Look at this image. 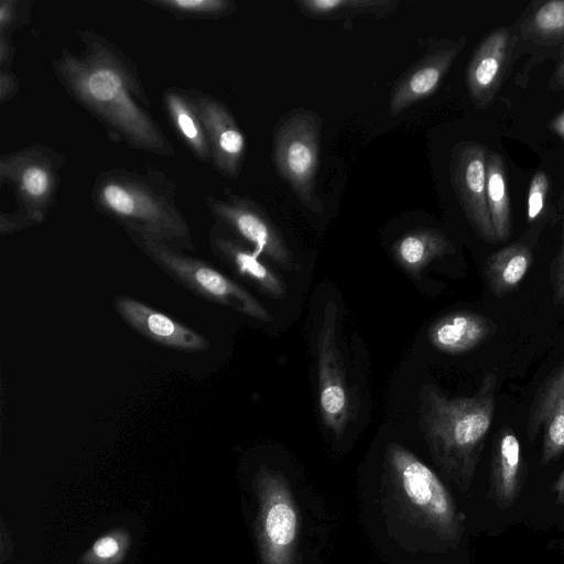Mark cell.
Wrapping results in <instances>:
<instances>
[{"label":"cell","mask_w":564,"mask_h":564,"mask_svg":"<svg viewBox=\"0 0 564 564\" xmlns=\"http://www.w3.org/2000/svg\"><path fill=\"white\" fill-rule=\"evenodd\" d=\"M80 53L63 48L52 62L63 89L100 121L116 142L161 156L175 150L150 112L151 101L128 55L104 35L80 29Z\"/></svg>","instance_id":"obj_1"},{"label":"cell","mask_w":564,"mask_h":564,"mask_svg":"<svg viewBox=\"0 0 564 564\" xmlns=\"http://www.w3.org/2000/svg\"><path fill=\"white\" fill-rule=\"evenodd\" d=\"M176 185L162 171L112 167L99 173L91 188L95 209L121 225L128 235L193 250L191 228L176 199Z\"/></svg>","instance_id":"obj_2"},{"label":"cell","mask_w":564,"mask_h":564,"mask_svg":"<svg viewBox=\"0 0 564 564\" xmlns=\"http://www.w3.org/2000/svg\"><path fill=\"white\" fill-rule=\"evenodd\" d=\"M498 379L484 376L468 397H447L434 384L421 391V424L437 464L463 489L475 475L485 441L494 423Z\"/></svg>","instance_id":"obj_3"},{"label":"cell","mask_w":564,"mask_h":564,"mask_svg":"<svg viewBox=\"0 0 564 564\" xmlns=\"http://www.w3.org/2000/svg\"><path fill=\"white\" fill-rule=\"evenodd\" d=\"M65 156L34 143L0 156V185L11 191L17 209L0 213V232L9 235L45 220L54 205Z\"/></svg>","instance_id":"obj_4"},{"label":"cell","mask_w":564,"mask_h":564,"mask_svg":"<svg viewBox=\"0 0 564 564\" xmlns=\"http://www.w3.org/2000/svg\"><path fill=\"white\" fill-rule=\"evenodd\" d=\"M319 152L321 121L315 112L296 109L281 119L273 138L276 172L301 204L314 213L323 210V203L316 195Z\"/></svg>","instance_id":"obj_5"},{"label":"cell","mask_w":564,"mask_h":564,"mask_svg":"<svg viewBox=\"0 0 564 564\" xmlns=\"http://www.w3.org/2000/svg\"><path fill=\"white\" fill-rule=\"evenodd\" d=\"M129 237L160 268L202 297L261 322L270 319L269 312L251 293L204 260L154 240Z\"/></svg>","instance_id":"obj_6"},{"label":"cell","mask_w":564,"mask_h":564,"mask_svg":"<svg viewBox=\"0 0 564 564\" xmlns=\"http://www.w3.org/2000/svg\"><path fill=\"white\" fill-rule=\"evenodd\" d=\"M388 462L409 505L442 536L458 539L463 530L462 518L436 474L398 444H390Z\"/></svg>","instance_id":"obj_7"},{"label":"cell","mask_w":564,"mask_h":564,"mask_svg":"<svg viewBox=\"0 0 564 564\" xmlns=\"http://www.w3.org/2000/svg\"><path fill=\"white\" fill-rule=\"evenodd\" d=\"M259 512L256 532L263 564H293L297 513L283 479L270 470L256 477Z\"/></svg>","instance_id":"obj_8"},{"label":"cell","mask_w":564,"mask_h":564,"mask_svg":"<svg viewBox=\"0 0 564 564\" xmlns=\"http://www.w3.org/2000/svg\"><path fill=\"white\" fill-rule=\"evenodd\" d=\"M337 305L325 304L317 334V381L319 411L326 427L340 437L350 416V393L340 350L337 346Z\"/></svg>","instance_id":"obj_9"},{"label":"cell","mask_w":564,"mask_h":564,"mask_svg":"<svg viewBox=\"0 0 564 564\" xmlns=\"http://www.w3.org/2000/svg\"><path fill=\"white\" fill-rule=\"evenodd\" d=\"M206 205L217 224L249 242L257 254L292 268V254L280 230L256 202L225 189V198L208 195Z\"/></svg>","instance_id":"obj_10"},{"label":"cell","mask_w":564,"mask_h":564,"mask_svg":"<svg viewBox=\"0 0 564 564\" xmlns=\"http://www.w3.org/2000/svg\"><path fill=\"white\" fill-rule=\"evenodd\" d=\"M514 42L516 62L522 55L529 58L516 76L520 85L536 65L564 57V0L531 2L510 28Z\"/></svg>","instance_id":"obj_11"},{"label":"cell","mask_w":564,"mask_h":564,"mask_svg":"<svg viewBox=\"0 0 564 564\" xmlns=\"http://www.w3.org/2000/svg\"><path fill=\"white\" fill-rule=\"evenodd\" d=\"M487 155L488 150L480 143L457 145L452 153L451 178L475 231L484 240L497 242L487 205Z\"/></svg>","instance_id":"obj_12"},{"label":"cell","mask_w":564,"mask_h":564,"mask_svg":"<svg viewBox=\"0 0 564 564\" xmlns=\"http://www.w3.org/2000/svg\"><path fill=\"white\" fill-rule=\"evenodd\" d=\"M467 43L466 36L430 43L425 54L394 84L389 101L391 115L398 116L414 104L431 97Z\"/></svg>","instance_id":"obj_13"},{"label":"cell","mask_w":564,"mask_h":564,"mask_svg":"<svg viewBox=\"0 0 564 564\" xmlns=\"http://www.w3.org/2000/svg\"><path fill=\"white\" fill-rule=\"evenodd\" d=\"M510 28H499L485 36L474 51L466 69V86L477 109L488 108L496 99L516 63Z\"/></svg>","instance_id":"obj_14"},{"label":"cell","mask_w":564,"mask_h":564,"mask_svg":"<svg viewBox=\"0 0 564 564\" xmlns=\"http://www.w3.org/2000/svg\"><path fill=\"white\" fill-rule=\"evenodd\" d=\"M204 123L212 153V164L223 176L239 175L246 153V139L229 108L219 99L189 89Z\"/></svg>","instance_id":"obj_15"},{"label":"cell","mask_w":564,"mask_h":564,"mask_svg":"<svg viewBox=\"0 0 564 564\" xmlns=\"http://www.w3.org/2000/svg\"><path fill=\"white\" fill-rule=\"evenodd\" d=\"M527 433L530 441L542 434L543 465L564 452V358L538 389L530 406Z\"/></svg>","instance_id":"obj_16"},{"label":"cell","mask_w":564,"mask_h":564,"mask_svg":"<svg viewBox=\"0 0 564 564\" xmlns=\"http://www.w3.org/2000/svg\"><path fill=\"white\" fill-rule=\"evenodd\" d=\"M115 307L121 318L145 338L172 349L202 351L208 340L170 316L131 297H117Z\"/></svg>","instance_id":"obj_17"},{"label":"cell","mask_w":564,"mask_h":564,"mask_svg":"<svg viewBox=\"0 0 564 564\" xmlns=\"http://www.w3.org/2000/svg\"><path fill=\"white\" fill-rule=\"evenodd\" d=\"M524 480L521 443L510 426L501 427L492 443L489 497L500 508L510 507L520 496Z\"/></svg>","instance_id":"obj_18"},{"label":"cell","mask_w":564,"mask_h":564,"mask_svg":"<svg viewBox=\"0 0 564 564\" xmlns=\"http://www.w3.org/2000/svg\"><path fill=\"white\" fill-rule=\"evenodd\" d=\"M496 324L488 317L469 311L453 312L438 318L429 329L431 344L446 354L469 351L491 337Z\"/></svg>","instance_id":"obj_19"},{"label":"cell","mask_w":564,"mask_h":564,"mask_svg":"<svg viewBox=\"0 0 564 564\" xmlns=\"http://www.w3.org/2000/svg\"><path fill=\"white\" fill-rule=\"evenodd\" d=\"M209 242L214 253L239 275L251 281L272 297L278 299L284 295L285 289L282 281L261 260V256L226 235L224 227L217 223L210 228Z\"/></svg>","instance_id":"obj_20"},{"label":"cell","mask_w":564,"mask_h":564,"mask_svg":"<svg viewBox=\"0 0 564 564\" xmlns=\"http://www.w3.org/2000/svg\"><path fill=\"white\" fill-rule=\"evenodd\" d=\"M162 99L166 116L184 144L198 161L212 163L206 130L189 89L166 88L162 94Z\"/></svg>","instance_id":"obj_21"},{"label":"cell","mask_w":564,"mask_h":564,"mask_svg":"<svg viewBox=\"0 0 564 564\" xmlns=\"http://www.w3.org/2000/svg\"><path fill=\"white\" fill-rule=\"evenodd\" d=\"M392 250L398 263L411 275L419 276L432 261L453 253L455 248L443 232L417 228L398 239Z\"/></svg>","instance_id":"obj_22"},{"label":"cell","mask_w":564,"mask_h":564,"mask_svg":"<svg viewBox=\"0 0 564 564\" xmlns=\"http://www.w3.org/2000/svg\"><path fill=\"white\" fill-rule=\"evenodd\" d=\"M532 264L531 248L517 241L491 253L485 263L484 273L490 291L503 296L521 284Z\"/></svg>","instance_id":"obj_23"},{"label":"cell","mask_w":564,"mask_h":564,"mask_svg":"<svg viewBox=\"0 0 564 564\" xmlns=\"http://www.w3.org/2000/svg\"><path fill=\"white\" fill-rule=\"evenodd\" d=\"M486 195L496 240L505 242L512 228L511 205L505 161L497 152L487 155Z\"/></svg>","instance_id":"obj_24"},{"label":"cell","mask_w":564,"mask_h":564,"mask_svg":"<svg viewBox=\"0 0 564 564\" xmlns=\"http://www.w3.org/2000/svg\"><path fill=\"white\" fill-rule=\"evenodd\" d=\"M299 10L313 19H341L343 17L386 15L398 6L394 0H296Z\"/></svg>","instance_id":"obj_25"},{"label":"cell","mask_w":564,"mask_h":564,"mask_svg":"<svg viewBox=\"0 0 564 564\" xmlns=\"http://www.w3.org/2000/svg\"><path fill=\"white\" fill-rule=\"evenodd\" d=\"M145 3L184 19L218 20L237 8L231 0H145Z\"/></svg>","instance_id":"obj_26"},{"label":"cell","mask_w":564,"mask_h":564,"mask_svg":"<svg viewBox=\"0 0 564 564\" xmlns=\"http://www.w3.org/2000/svg\"><path fill=\"white\" fill-rule=\"evenodd\" d=\"M130 545V534L122 528L99 536L82 555L79 564H119Z\"/></svg>","instance_id":"obj_27"},{"label":"cell","mask_w":564,"mask_h":564,"mask_svg":"<svg viewBox=\"0 0 564 564\" xmlns=\"http://www.w3.org/2000/svg\"><path fill=\"white\" fill-rule=\"evenodd\" d=\"M32 1L1 0L0 2V33L12 32L29 22Z\"/></svg>","instance_id":"obj_28"},{"label":"cell","mask_w":564,"mask_h":564,"mask_svg":"<svg viewBox=\"0 0 564 564\" xmlns=\"http://www.w3.org/2000/svg\"><path fill=\"white\" fill-rule=\"evenodd\" d=\"M550 181L546 173L536 171L531 180L528 200L527 219L528 223H534L543 214L549 194Z\"/></svg>","instance_id":"obj_29"},{"label":"cell","mask_w":564,"mask_h":564,"mask_svg":"<svg viewBox=\"0 0 564 564\" xmlns=\"http://www.w3.org/2000/svg\"><path fill=\"white\" fill-rule=\"evenodd\" d=\"M551 283L554 303L564 306V226L562 245L551 268Z\"/></svg>","instance_id":"obj_30"},{"label":"cell","mask_w":564,"mask_h":564,"mask_svg":"<svg viewBox=\"0 0 564 564\" xmlns=\"http://www.w3.org/2000/svg\"><path fill=\"white\" fill-rule=\"evenodd\" d=\"M20 89V80L10 70H0V104L3 105L12 99Z\"/></svg>","instance_id":"obj_31"},{"label":"cell","mask_w":564,"mask_h":564,"mask_svg":"<svg viewBox=\"0 0 564 564\" xmlns=\"http://www.w3.org/2000/svg\"><path fill=\"white\" fill-rule=\"evenodd\" d=\"M15 55L12 34L0 33V70L10 69Z\"/></svg>","instance_id":"obj_32"},{"label":"cell","mask_w":564,"mask_h":564,"mask_svg":"<svg viewBox=\"0 0 564 564\" xmlns=\"http://www.w3.org/2000/svg\"><path fill=\"white\" fill-rule=\"evenodd\" d=\"M547 87L552 91L564 90V57L560 63H557V66L555 67L553 74L550 77Z\"/></svg>","instance_id":"obj_33"},{"label":"cell","mask_w":564,"mask_h":564,"mask_svg":"<svg viewBox=\"0 0 564 564\" xmlns=\"http://www.w3.org/2000/svg\"><path fill=\"white\" fill-rule=\"evenodd\" d=\"M553 492L555 494V501L558 505L564 503V468L553 484Z\"/></svg>","instance_id":"obj_34"},{"label":"cell","mask_w":564,"mask_h":564,"mask_svg":"<svg viewBox=\"0 0 564 564\" xmlns=\"http://www.w3.org/2000/svg\"><path fill=\"white\" fill-rule=\"evenodd\" d=\"M549 127L564 141V110L551 120Z\"/></svg>","instance_id":"obj_35"}]
</instances>
